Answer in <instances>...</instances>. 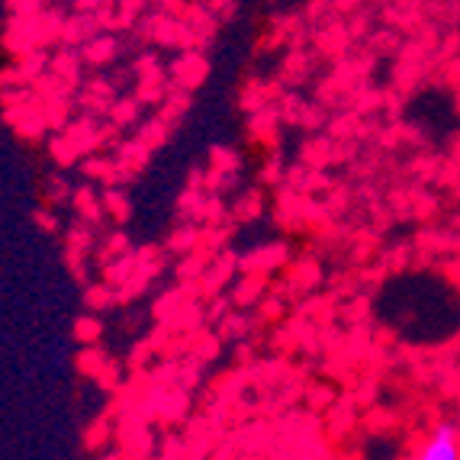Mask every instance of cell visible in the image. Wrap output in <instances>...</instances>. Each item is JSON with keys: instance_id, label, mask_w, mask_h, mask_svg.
I'll return each instance as SVG.
<instances>
[{"instance_id": "cell-1", "label": "cell", "mask_w": 460, "mask_h": 460, "mask_svg": "<svg viewBox=\"0 0 460 460\" xmlns=\"http://www.w3.org/2000/svg\"><path fill=\"white\" fill-rule=\"evenodd\" d=\"M422 460H457L460 457V431L454 425H438L425 441Z\"/></svg>"}, {"instance_id": "cell-2", "label": "cell", "mask_w": 460, "mask_h": 460, "mask_svg": "<svg viewBox=\"0 0 460 460\" xmlns=\"http://www.w3.org/2000/svg\"><path fill=\"white\" fill-rule=\"evenodd\" d=\"M457 431H460V412H457Z\"/></svg>"}]
</instances>
